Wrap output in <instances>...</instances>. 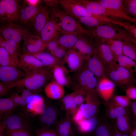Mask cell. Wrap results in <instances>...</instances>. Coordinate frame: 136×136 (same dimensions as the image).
Returning <instances> with one entry per match:
<instances>
[{
  "mask_svg": "<svg viewBox=\"0 0 136 136\" xmlns=\"http://www.w3.org/2000/svg\"><path fill=\"white\" fill-rule=\"evenodd\" d=\"M50 7L51 15L57 21L61 33L82 34L92 37V30L85 29L77 20L67 14L59 3Z\"/></svg>",
  "mask_w": 136,
  "mask_h": 136,
  "instance_id": "cell-1",
  "label": "cell"
},
{
  "mask_svg": "<svg viewBox=\"0 0 136 136\" xmlns=\"http://www.w3.org/2000/svg\"><path fill=\"white\" fill-rule=\"evenodd\" d=\"M51 69L43 67L25 72L24 76L15 83L11 84L12 88H24L32 91L39 90L45 86L50 78Z\"/></svg>",
  "mask_w": 136,
  "mask_h": 136,
  "instance_id": "cell-2",
  "label": "cell"
},
{
  "mask_svg": "<svg viewBox=\"0 0 136 136\" xmlns=\"http://www.w3.org/2000/svg\"><path fill=\"white\" fill-rule=\"evenodd\" d=\"M106 69V76L120 88L125 90L136 85L134 73L119 66L117 63Z\"/></svg>",
  "mask_w": 136,
  "mask_h": 136,
  "instance_id": "cell-3",
  "label": "cell"
},
{
  "mask_svg": "<svg viewBox=\"0 0 136 136\" xmlns=\"http://www.w3.org/2000/svg\"><path fill=\"white\" fill-rule=\"evenodd\" d=\"M74 73L72 79L74 90L81 89L87 92L96 90L98 80L84 64L80 69Z\"/></svg>",
  "mask_w": 136,
  "mask_h": 136,
  "instance_id": "cell-4",
  "label": "cell"
},
{
  "mask_svg": "<svg viewBox=\"0 0 136 136\" xmlns=\"http://www.w3.org/2000/svg\"><path fill=\"white\" fill-rule=\"evenodd\" d=\"M59 3L64 11L75 19L83 16H91L97 18L103 22L105 21L104 19L89 13L79 0H60Z\"/></svg>",
  "mask_w": 136,
  "mask_h": 136,
  "instance_id": "cell-5",
  "label": "cell"
},
{
  "mask_svg": "<svg viewBox=\"0 0 136 136\" xmlns=\"http://www.w3.org/2000/svg\"><path fill=\"white\" fill-rule=\"evenodd\" d=\"M17 1L1 0L0 1L1 21L8 23H13L18 20L19 11Z\"/></svg>",
  "mask_w": 136,
  "mask_h": 136,
  "instance_id": "cell-6",
  "label": "cell"
},
{
  "mask_svg": "<svg viewBox=\"0 0 136 136\" xmlns=\"http://www.w3.org/2000/svg\"><path fill=\"white\" fill-rule=\"evenodd\" d=\"M96 90L87 92L85 97V103H83L79 108L86 119L95 116L100 104Z\"/></svg>",
  "mask_w": 136,
  "mask_h": 136,
  "instance_id": "cell-7",
  "label": "cell"
},
{
  "mask_svg": "<svg viewBox=\"0 0 136 136\" xmlns=\"http://www.w3.org/2000/svg\"><path fill=\"white\" fill-rule=\"evenodd\" d=\"M28 32L25 28L13 23L7 24L0 28L1 35L4 38L19 45Z\"/></svg>",
  "mask_w": 136,
  "mask_h": 136,
  "instance_id": "cell-8",
  "label": "cell"
},
{
  "mask_svg": "<svg viewBox=\"0 0 136 136\" xmlns=\"http://www.w3.org/2000/svg\"><path fill=\"white\" fill-rule=\"evenodd\" d=\"M25 72L18 68L11 66H0V82L7 85L13 84L25 76Z\"/></svg>",
  "mask_w": 136,
  "mask_h": 136,
  "instance_id": "cell-9",
  "label": "cell"
},
{
  "mask_svg": "<svg viewBox=\"0 0 136 136\" xmlns=\"http://www.w3.org/2000/svg\"><path fill=\"white\" fill-rule=\"evenodd\" d=\"M60 33L57 21L51 16L40 33V36L44 48H46L50 42L57 39Z\"/></svg>",
  "mask_w": 136,
  "mask_h": 136,
  "instance_id": "cell-10",
  "label": "cell"
},
{
  "mask_svg": "<svg viewBox=\"0 0 136 136\" xmlns=\"http://www.w3.org/2000/svg\"><path fill=\"white\" fill-rule=\"evenodd\" d=\"M23 40L22 54H33L43 51L45 49L40 37L32 34L29 32L25 35Z\"/></svg>",
  "mask_w": 136,
  "mask_h": 136,
  "instance_id": "cell-11",
  "label": "cell"
},
{
  "mask_svg": "<svg viewBox=\"0 0 136 136\" xmlns=\"http://www.w3.org/2000/svg\"><path fill=\"white\" fill-rule=\"evenodd\" d=\"M115 86L111 79L105 76L98 81L96 91L101 98L107 102L110 100L114 95Z\"/></svg>",
  "mask_w": 136,
  "mask_h": 136,
  "instance_id": "cell-12",
  "label": "cell"
},
{
  "mask_svg": "<svg viewBox=\"0 0 136 136\" xmlns=\"http://www.w3.org/2000/svg\"><path fill=\"white\" fill-rule=\"evenodd\" d=\"M109 23L101 24L91 30L92 37L99 39L103 43L118 38L120 34L117 33L115 28Z\"/></svg>",
  "mask_w": 136,
  "mask_h": 136,
  "instance_id": "cell-13",
  "label": "cell"
},
{
  "mask_svg": "<svg viewBox=\"0 0 136 136\" xmlns=\"http://www.w3.org/2000/svg\"><path fill=\"white\" fill-rule=\"evenodd\" d=\"M3 118L6 130H23L30 132L31 129L29 123L19 115L12 113Z\"/></svg>",
  "mask_w": 136,
  "mask_h": 136,
  "instance_id": "cell-14",
  "label": "cell"
},
{
  "mask_svg": "<svg viewBox=\"0 0 136 136\" xmlns=\"http://www.w3.org/2000/svg\"><path fill=\"white\" fill-rule=\"evenodd\" d=\"M84 60L76 50L73 49L68 50L62 61L65 63L69 72H76L80 69L84 64Z\"/></svg>",
  "mask_w": 136,
  "mask_h": 136,
  "instance_id": "cell-15",
  "label": "cell"
},
{
  "mask_svg": "<svg viewBox=\"0 0 136 136\" xmlns=\"http://www.w3.org/2000/svg\"><path fill=\"white\" fill-rule=\"evenodd\" d=\"M83 35L72 48L77 51L84 61L88 60L95 53L96 47L86 36Z\"/></svg>",
  "mask_w": 136,
  "mask_h": 136,
  "instance_id": "cell-16",
  "label": "cell"
},
{
  "mask_svg": "<svg viewBox=\"0 0 136 136\" xmlns=\"http://www.w3.org/2000/svg\"><path fill=\"white\" fill-rule=\"evenodd\" d=\"M84 64L88 69L92 72L98 81L106 76V67L98 56L95 53Z\"/></svg>",
  "mask_w": 136,
  "mask_h": 136,
  "instance_id": "cell-17",
  "label": "cell"
},
{
  "mask_svg": "<svg viewBox=\"0 0 136 136\" xmlns=\"http://www.w3.org/2000/svg\"><path fill=\"white\" fill-rule=\"evenodd\" d=\"M67 69L62 65H57L51 69L54 81L63 87H68L72 84V79Z\"/></svg>",
  "mask_w": 136,
  "mask_h": 136,
  "instance_id": "cell-18",
  "label": "cell"
},
{
  "mask_svg": "<svg viewBox=\"0 0 136 136\" xmlns=\"http://www.w3.org/2000/svg\"><path fill=\"white\" fill-rule=\"evenodd\" d=\"M95 52L102 61L106 68L116 63L109 46L106 43H97Z\"/></svg>",
  "mask_w": 136,
  "mask_h": 136,
  "instance_id": "cell-19",
  "label": "cell"
},
{
  "mask_svg": "<svg viewBox=\"0 0 136 136\" xmlns=\"http://www.w3.org/2000/svg\"><path fill=\"white\" fill-rule=\"evenodd\" d=\"M19 60L21 69L25 72L45 67L40 61L31 54H20Z\"/></svg>",
  "mask_w": 136,
  "mask_h": 136,
  "instance_id": "cell-20",
  "label": "cell"
},
{
  "mask_svg": "<svg viewBox=\"0 0 136 136\" xmlns=\"http://www.w3.org/2000/svg\"><path fill=\"white\" fill-rule=\"evenodd\" d=\"M58 112L53 106H49L46 107L40 115L39 120L42 125V127L51 128L57 122Z\"/></svg>",
  "mask_w": 136,
  "mask_h": 136,
  "instance_id": "cell-21",
  "label": "cell"
},
{
  "mask_svg": "<svg viewBox=\"0 0 136 136\" xmlns=\"http://www.w3.org/2000/svg\"><path fill=\"white\" fill-rule=\"evenodd\" d=\"M42 7L27 4L19 10L18 20L25 24L32 22Z\"/></svg>",
  "mask_w": 136,
  "mask_h": 136,
  "instance_id": "cell-22",
  "label": "cell"
},
{
  "mask_svg": "<svg viewBox=\"0 0 136 136\" xmlns=\"http://www.w3.org/2000/svg\"><path fill=\"white\" fill-rule=\"evenodd\" d=\"M50 10L48 7L42 6L32 21L34 30L37 35V34L40 35L41 31L50 19Z\"/></svg>",
  "mask_w": 136,
  "mask_h": 136,
  "instance_id": "cell-23",
  "label": "cell"
},
{
  "mask_svg": "<svg viewBox=\"0 0 136 136\" xmlns=\"http://www.w3.org/2000/svg\"><path fill=\"white\" fill-rule=\"evenodd\" d=\"M44 90L46 96L52 99L62 98L65 93L64 87L53 81L45 85Z\"/></svg>",
  "mask_w": 136,
  "mask_h": 136,
  "instance_id": "cell-24",
  "label": "cell"
},
{
  "mask_svg": "<svg viewBox=\"0 0 136 136\" xmlns=\"http://www.w3.org/2000/svg\"><path fill=\"white\" fill-rule=\"evenodd\" d=\"M0 47L4 48L14 60L19 69L20 68L19 60V45L11 41L6 40L0 35Z\"/></svg>",
  "mask_w": 136,
  "mask_h": 136,
  "instance_id": "cell-25",
  "label": "cell"
},
{
  "mask_svg": "<svg viewBox=\"0 0 136 136\" xmlns=\"http://www.w3.org/2000/svg\"><path fill=\"white\" fill-rule=\"evenodd\" d=\"M31 55L40 61L45 67L52 69L57 65H62V60L56 58L50 53L43 51Z\"/></svg>",
  "mask_w": 136,
  "mask_h": 136,
  "instance_id": "cell-26",
  "label": "cell"
},
{
  "mask_svg": "<svg viewBox=\"0 0 136 136\" xmlns=\"http://www.w3.org/2000/svg\"><path fill=\"white\" fill-rule=\"evenodd\" d=\"M55 130L58 136H74L75 133L72 128L70 118L68 116L61 118L55 125Z\"/></svg>",
  "mask_w": 136,
  "mask_h": 136,
  "instance_id": "cell-27",
  "label": "cell"
},
{
  "mask_svg": "<svg viewBox=\"0 0 136 136\" xmlns=\"http://www.w3.org/2000/svg\"><path fill=\"white\" fill-rule=\"evenodd\" d=\"M105 103L106 114L108 118L116 119L121 116L129 115V112L127 108L118 106L111 100Z\"/></svg>",
  "mask_w": 136,
  "mask_h": 136,
  "instance_id": "cell-28",
  "label": "cell"
},
{
  "mask_svg": "<svg viewBox=\"0 0 136 136\" xmlns=\"http://www.w3.org/2000/svg\"><path fill=\"white\" fill-rule=\"evenodd\" d=\"M83 35H84L60 33L57 39L60 46L68 50L73 48Z\"/></svg>",
  "mask_w": 136,
  "mask_h": 136,
  "instance_id": "cell-29",
  "label": "cell"
},
{
  "mask_svg": "<svg viewBox=\"0 0 136 136\" xmlns=\"http://www.w3.org/2000/svg\"><path fill=\"white\" fill-rule=\"evenodd\" d=\"M95 136H114L113 128L106 117H104L98 121L95 130Z\"/></svg>",
  "mask_w": 136,
  "mask_h": 136,
  "instance_id": "cell-30",
  "label": "cell"
},
{
  "mask_svg": "<svg viewBox=\"0 0 136 136\" xmlns=\"http://www.w3.org/2000/svg\"><path fill=\"white\" fill-rule=\"evenodd\" d=\"M122 33L119 39L123 44V54L136 62V45L131 41L125 33Z\"/></svg>",
  "mask_w": 136,
  "mask_h": 136,
  "instance_id": "cell-31",
  "label": "cell"
},
{
  "mask_svg": "<svg viewBox=\"0 0 136 136\" xmlns=\"http://www.w3.org/2000/svg\"><path fill=\"white\" fill-rule=\"evenodd\" d=\"M98 121L94 116L85 119L77 125L79 132L83 134H88L95 131L98 124Z\"/></svg>",
  "mask_w": 136,
  "mask_h": 136,
  "instance_id": "cell-32",
  "label": "cell"
},
{
  "mask_svg": "<svg viewBox=\"0 0 136 136\" xmlns=\"http://www.w3.org/2000/svg\"><path fill=\"white\" fill-rule=\"evenodd\" d=\"M116 120L113 128L122 133L130 134L132 128L129 115L121 116Z\"/></svg>",
  "mask_w": 136,
  "mask_h": 136,
  "instance_id": "cell-33",
  "label": "cell"
},
{
  "mask_svg": "<svg viewBox=\"0 0 136 136\" xmlns=\"http://www.w3.org/2000/svg\"><path fill=\"white\" fill-rule=\"evenodd\" d=\"M16 107L14 103L10 98H0V118L12 113Z\"/></svg>",
  "mask_w": 136,
  "mask_h": 136,
  "instance_id": "cell-34",
  "label": "cell"
},
{
  "mask_svg": "<svg viewBox=\"0 0 136 136\" xmlns=\"http://www.w3.org/2000/svg\"><path fill=\"white\" fill-rule=\"evenodd\" d=\"M124 0H99L97 1L103 7L124 15H127L123 5Z\"/></svg>",
  "mask_w": 136,
  "mask_h": 136,
  "instance_id": "cell-35",
  "label": "cell"
},
{
  "mask_svg": "<svg viewBox=\"0 0 136 136\" xmlns=\"http://www.w3.org/2000/svg\"><path fill=\"white\" fill-rule=\"evenodd\" d=\"M113 39L105 42L104 43L107 44L110 47L113 53L114 59L116 62L118 57L123 55V45L122 41L119 39Z\"/></svg>",
  "mask_w": 136,
  "mask_h": 136,
  "instance_id": "cell-36",
  "label": "cell"
},
{
  "mask_svg": "<svg viewBox=\"0 0 136 136\" xmlns=\"http://www.w3.org/2000/svg\"><path fill=\"white\" fill-rule=\"evenodd\" d=\"M116 62L119 66L136 74V62L129 57L123 55H120Z\"/></svg>",
  "mask_w": 136,
  "mask_h": 136,
  "instance_id": "cell-37",
  "label": "cell"
},
{
  "mask_svg": "<svg viewBox=\"0 0 136 136\" xmlns=\"http://www.w3.org/2000/svg\"><path fill=\"white\" fill-rule=\"evenodd\" d=\"M76 91L71 108L67 113V115H72L75 113L80 106L83 103L86 92L81 89L75 90Z\"/></svg>",
  "mask_w": 136,
  "mask_h": 136,
  "instance_id": "cell-38",
  "label": "cell"
},
{
  "mask_svg": "<svg viewBox=\"0 0 136 136\" xmlns=\"http://www.w3.org/2000/svg\"><path fill=\"white\" fill-rule=\"evenodd\" d=\"M0 66H11L19 68L16 62L8 52L0 47Z\"/></svg>",
  "mask_w": 136,
  "mask_h": 136,
  "instance_id": "cell-39",
  "label": "cell"
},
{
  "mask_svg": "<svg viewBox=\"0 0 136 136\" xmlns=\"http://www.w3.org/2000/svg\"><path fill=\"white\" fill-rule=\"evenodd\" d=\"M76 19L81 25L82 24L86 26L94 28V29L100 24L105 23L98 19L93 17L83 16Z\"/></svg>",
  "mask_w": 136,
  "mask_h": 136,
  "instance_id": "cell-40",
  "label": "cell"
},
{
  "mask_svg": "<svg viewBox=\"0 0 136 136\" xmlns=\"http://www.w3.org/2000/svg\"><path fill=\"white\" fill-rule=\"evenodd\" d=\"M123 4L126 14L136 19V0H125Z\"/></svg>",
  "mask_w": 136,
  "mask_h": 136,
  "instance_id": "cell-41",
  "label": "cell"
},
{
  "mask_svg": "<svg viewBox=\"0 0 136 136\" xmlns=\"http://www.w3.org/2000/svg\"><path fill=\"white\" fill-rule=\"evenodd\" d=\"M110 100L116 105L125 108L130 106L131 102L126 95H114Z\"/></svg>",
  "mask_w": 136,
  "mask_h": 136,
  "instance_id": "cell-42",
  "label": "cell"
},
{
  "mask_svg": "<svg viewBox=\"0 0 136 136\" xmlns=\"http://www.w3.org/2000/svg\"><path fill=\"white\" fill-rule=\"evenodd\" d=\"M76 92V91L75 90L73 92L64 96L62 98L64 109L67 111V113L71 108Z\"/></svg>",
  "mask_w": 136,
  "mask_h": 136,
  "instance_id": "cell-43",
  "label": "cell"
},
{
  "mask_svg": "<svg viewBox=\"0 0 136 136\" xmlns=\"http://www.w3.org/2000/svg\"><path fill=\"white\" fill-rule=\"evenodd\" d=\"M119 26L123 27L126 30L125 32L136 40V25H132L128 22L121 21Z\"/></svg>",
  "mask_w": 136,
  "mask_h": 136,
  "instance_id": "cell-44",
  "label": "cell"
},
{
  "mask_svg": "<svg viewBox=\"0 0 136 136\" xmlns=\"http://www.w3.org/2000/svg\"><path fill=\"white\" fill-rule=\"evenodd\" d=\"M36 136H58L55 130L41 127L36 130Z\"/></svg>",
  "mask_w": 136,
  "mask_h": 136,
  "instance_id": "cell-45",
  "label": "cell"
},
{
  "mask_svg": "<svg viewBox=\"0 0 136 136\" xmlns=\"http://www.w3.org/2000/svg\"><path fill=\"white\" fill-rule=\"evenodd\" d=\"M6 136H31L29 131L23 130H6Z\"/></svg>",
  "mask_w": 136,
  "mask_h": 136,
  "instance_id": "cell-46",
  "label": "cell"
},
{
  "mask_svg": "<svg viewBox=\"0 0 136 136\" xmlns=\"http://www.w3.org/2000/svg\"><path fill=\"white\" fill-rule=\"evenodd\" d=\"M67 50L60 45L56 49L50 53L56 58L63 60Z\"/></svg>",
  "mask_w": 136,
  "mask_h": 136,
  "instance_id": "cell-47",
  "label": "cell"
},
{
  "mask_svg": "<svg viewBox=\"0 0 136 136\" xmlns=\"http://www.w3.org/2000/svg\"><path fill=\"white\" fill-rule=\"evenodd\" d=\"M85 119L79 108L72 117V121L77 125Z\"/></svg>",
  "mask_w": 136,
  "mask_h": 136,
  "instance_id": "cell-48",
  "label": "cell"
},
{
  "mask_svg": "<svg viewBox=\"0 0 136 136\" xmlns=\"http://www.w3.org/2000/svg\"><path fill=\"white\" fill-rule=\"evenodd\" d=\"M126 96L130 100H136V86L129 87L125 90Z\"/></svg>",
  "mask_w": 136,
  "mask_h": 136,
  "instance_id": "cell-49",
  "label": "cell"
},
{
  "mask_svg": "<svg viewBox=\"0 0 136 136\" xmlns=\"http://www.w3.org/2000/svg\"><path fill=\"white\" fill-rule=\"evenodd\" d=\"M13 100L16 107L22 106V98L21 94H19L18 92H16L12 94L10 97Z\"/></svg>",
  "mask_w": 136,
  "mask_h": 136,
  "instance_id": "cell-50",
  "label": "cell"
},
{
  "mask_svg": "<svg viewBox=\"0 0 136 136\" xmlns=\"http://www.w3.org/2000/svg\"><path fill=\"white\" fill-rule=\"evenodd\" d=\"M11 88L10 85H6L0 82V96L3 97L6 95Z\"/></svg>",
  "mask_w": 136,
  "mask_h": 136,
  "instance_id": "cell-51",
  "label": "cell"
},
{
  "mask_svg": "<svg viewBox=\"0 0 136 136\" xmlns=\"http://www.w3.org/2000/svg\"><path fill=\"white\" fill-rule=\"evenodd\" d=\"M60 46L57 39L53 40L48 44L46 48L50 53L53 51Z\"/></svg>",
  "mask_w": 136,
  "mask_h": 136,
  "instance_id": "cell-52",
  "label": "cell"
},
{
  "mask_svg": "<svg viewBox=\"0 0 136 136\" xmlns=\"http://www.w3.org/2000/svg\"><path fill=\"white\" fill-rule=\"evenodd\" d=\"M134 118H136V100L131 101L130 106Z\"/></svg>",
  "mask_w": 136,
  "mask_h": 136,
  "instance_id": "cell-53",
  "label": "cell"
},
{
  "mask_svg": "<svg viewBox=\"0 0 136 136\" xmlns=\"http://www.w3.org/2000/svg\"><path fill=\"white\" fill-rule=\"evenodd\" d=\"M6 130V127L4 123L2 121H1L0 123V136L5 135Z\"/></svg>",
  "mask_w": 136,
  "mask_h": 136,
  "instance_id": "cell-54",
  "label": "cell"
},
{
  "mask_svg": "<svg viewBox=\"0 0 136 136\" xmlns=\"http://www.w3.org/2000/svg\"><path fill=\"white\" fill-rule=\"evenodd\" d=\"M113 128L114 131V136H130L128 134L122 133L119 131L114 128Z\"/></svg>",
  "mask_w": 136,
  "mask_h": 136,
  "instance_id": "cell-55",
  "label": "cell"
},
{
  "mask_svg": "<svg viewBox=\"0 0 136 136\" xmlns=\"http://www.w3.org/2000/svg\"><path fill=\"white\" fill-rule=\"evenodd\" d=\"M25 2L28 4L36 6L38 5V3L39 2V1L37 0H27L25 1Z\"/></svg>",
  "mask_w": 136,
  "mask_h": 136,
  "instance_id": "cell-56",
  "label": "cell"
},
{
  "mask_svg": "<svg viewBox=\"0 0 136 136\" xmlns=\"http://www.w3.org/2000/svg\"><path fill=\"white\" fill-rule=\"evenodd\" d=\"M130 135L133 136H136V127L134 126L132 128L130 133Z\"/></svg>",
  "mask_w": 136,
  "mask_h": 136,
  "instance_id": "cell-57",
  "label": "cell"
},
{
  "mask_svg": "<svg viewBox=\"0 0 136 136\" xmlns=\"http://www.w3.org/2000/svg\"><path fill=\"white\" fill-rule=\"evenodd\" d=\"M127 38L133 43L136 45V40L129 36H127Z\"/></svg>",
  "mask_w": 136,
  "mask_h": 136,
  "instance_id": "cell-58",
  "label": "cell"
},
{
  "mask_svg": "<svg viewBox=\"0 0 136 136\" xmlns=\"http://www.w3.org/2000/svg\"><path fill=\"white\" fill-rule=\"evenodd\" d=\"M133 124L134 126L136 127V118L134 119L133 122Z\"/></svg>",
  "mask_w": 136,
  "mask_h": 136,
  "instance_id": "cell-59",
  "label": "cell"
},
{
  "mask_svg": "<svg viewBox=\"0 0 136 136\" xmlns=\"http://www.w3.org/2000/svg\"><path fill=\"white\" fill-rule=\"evenodd\" d=\"M130 136H133L130 135Z\"/></svg>",
  "mask_w": 136,
  "mask_h": 136,
  "instance_id": "cell-60",
  "label": "cell"
}]
</instances>
